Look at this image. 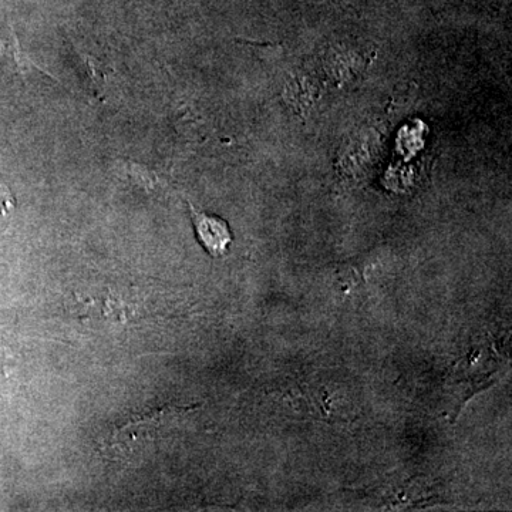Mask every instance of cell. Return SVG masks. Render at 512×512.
I'll use <instances>...</instances> for the list:
<instances>
[{"mask_svg": "<svg viewBox=\"0 0 512 512\" xmlns=\"http://www.w3.org/2000/svg\"><path fill=\"white\" fill-rule=\"evenodd\" d=\"M190 211L195 234L205 251L214 258L227 254L229 245L234 241L228 222L217 215L197 211L191 204Z\"/></svg>", "mask_w": 512, "mask_h": 512, "instance_id": "obj_1", "label": "cell"}, {"mask_svg": "<svg viewBox=\"0 0 512 512\" xmlns=\"http://www.w3.org/2000/svg\"><path fill=\"white\" fill-rule=\"evenodd\" d=\"M15 207V200L5 185L0 184V232L8 225L10 214Z\"/></svg>", "mask_w": 512, "mask_h": 512, "instance_id": "obj_2", "label": "cell"}]
</instances>
